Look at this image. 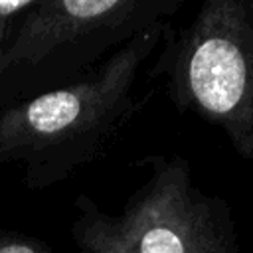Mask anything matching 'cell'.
Instances as JSON below:
<instances>
[{"mask_svg": "<svg viewBox=\"0 0 253 253\" xmlns=\"http://www.w3.org/2000/svg\"><path fill=\"white\" fill-rule=\"evenodd\" d=\"M134 164L148 176L119 213L75 196L69 233L81 253H237L229 204L194 184L186 156L146 154Z\"/></svg>", "mask_w": 253, "mask_h": 253, "instance_id": "cell-2", "label": "cell"}, {"mask_svg": "<svg viewBox=\"0 0 253 253\" xmlns=\"http://www.w3.org/2000/svg\"><path fill=\"white\" fill-rule=\"evenodd\" d=\"M0 253H51V247L38 235L0 229Z\"/></svg>", "mask_w": 253, "mask_h": 253, "instance_id": "cell-6", "label": "cell"}, {"mask_svg": "<svg viewBox=\"0 0 253 253\" xmlns=\"http://www.w3.org/2000/svg\"><path fill=\"white\" fill-rule=\"evenodd\" d=\"M32 4L34 0H0V57L10 45L18 22L32 8Z\"/></svg>", "mask_w": 253, "mask_h": 253, "instance_id": "cell-5", "label": "cell"}, {"mask_svg": "<svg viewBox=\"0 0 253 253\" xmlns=\"http://www.w3.org/2000/svg\"><path fill=\"white\" fill-rule=\"evenodd\" d=\"M166 77L180 113L219 128L253 162V0H206L178 32H168L150 77Z\"/></svg>", "mask_w": 253, "mask_h": 253, "instance_id": "cell-4", "label": "cell"}, {"mask_svg": "<svg viewBox=\"0 0 253 253\" xmlns=\"http://www.w3.org/2000/svg\"><path fill=\"white\" fill-rule=\"evenodd\" d=\"M170 22L152 24L77 81L2 109L0 164H20L22 184L40 192L107 156L144 107L136 83Z\"/></svg>", "mask_w": 253, "mask_h": 253, "instance_id": "cell-1", "label": "cell"}, {"mask_svg": "<svg viewBox=\"0 0 253 253\" xmlns=\"http://www.w3.org/2000/svg\"><path fill=\"white\" fill-rule=\"evenodd\" d=\"M184 0H34L0 57V111L93 71Z\"/></svg>", "mask_w": 253, "mask_h": 253, "instance_id": "cell-3", "label": "cell"}]
</instances>
